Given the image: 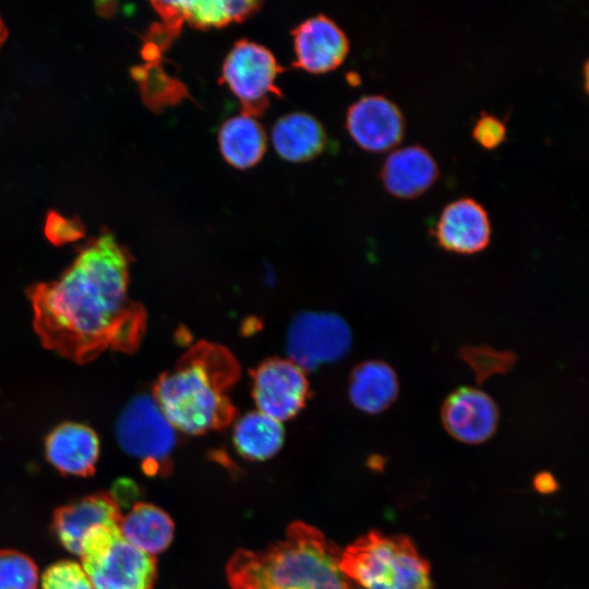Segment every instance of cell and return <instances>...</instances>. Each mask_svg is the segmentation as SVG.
Segmentation results:
<instances>
[{
    "mask_svg": "<svg viewBox=\"0 0 589 589\" xmlns=\"http://www.w3.org/2000/svg\"><path fill=\"white\" fill-rule=\"evenodd\" d=\"M130 263L127 249L104 232L80 250L58 279L31 286L27 297L41 345L79 364L109 349L133 352L146 314L129 298Z\"/></svg>",
    "mask_w": 589,
    "mask_h": 589,
    "instance_id": "cell-1",
    "label": "cell"
},
{
    "mask_svg": "<svg viewBox=\"0 0 589 589\" xmlns=\"http://www.w3.org/2000/svg\"><path fill=\"white\" fill-rule=\"evenodd\" d=\"M340 551L315 527L293 522L264 551L238 550L230 558V589H351Z\"/></svg>",
    "mask_w": 589,
    "mask_h": 589,
    "instance_id": "cell-2",
    "label": "cell"
},
{
    "mask_svg": "<svg viewBox=\"0 0 589 589\" xmlns=\"http://www.w3.org/2000/svg\"><path fill=\"white\" fill-rule=\"evenodd\" d=\"M238 373L229 352L202 345L159 377L153 397L176 430L202 434L226 425L232 418L226 389Z\"/></svg>",
    "mask_w": 589,
    "mask_h": 589,
    "instance_id": "cell-3",
    "label": "cell"
},
{
    "mask_svg": "<svg viewBox=\"0 0 589 589\" xmlns=\"http://www.w3.org/2000/svg\"><path fill=\"white\" fill-rule=\"evenodd\" d=\"M339 566L359 589H432L429 563L405 536L371 531L340 553Z\"/></svg>",
    "mask_w": 589,
    "mask_h": 589,
    "instance_id": "cell-4",
    "label": "cell"
},
{
    "mask_svg": "<svg viewBox=\"0 0 589 589\" xmlns=\"http://www.w3.org/2000/svg\"><path fill=\"white\" fill-rule=\"evenodd\" d=\"M81 566L93 589H153L157 565L153 555L129 543L119 525L99 526L83 540Z\"/></svg>",
    "mask_w": 589,
    "mask_h": 589,
    "instance_id": "cell-5",
    "label": "cell"
},
{
    "mask_svg": "<svg viewBox=\"0 0 589 589\" xmlns=\"http://www.w3.org/2000/svg\"><path fill=\"white\" fill-rule=\"evenodd\" d=\"M283 68L265 46L238 40L226 56L220 82L239 99L242 113L257 118L269 106L271 97H280L276 80Z\"/></svg>",
    "mask_w": 589,
    "mask_h": 589,
    "instance_id": "cell-6",
    "label": "cell"
},
{
    "mask_svg": "<svg viewBox=\"0 0 589 589\" xmlns=\"http://www.w3.org/2000/svg\"><path fill=\"white\" fill-rule=\"evenodd\" d=\"M121 448L143 461L145 469L157 471L176 445V429L154 397L139 395L121 412L117 423Z\"/></svg>",
    "mask_w": 589,
    "mask_h": 589,
    "instance_id": "cell-7",
    "label": "cell"
},
{
    "mask_svg": "<svg viewBox=\"0 0 589 589\" xmlns=\"http://www.w3.org/2000/svg\"><path fill=\"white\" fill-rule=\"evenodd\" d=\"M351 344V329L339 315L306 312L292 321L286 348L289 360L305 371L341 359Z\"/></svg>",
    "mask_w": 589,
    "mask_h": 589,
    "instance_id": "cell-8",
    "label": "cell"
},
{
    "mask_svg": "<svg viewBox=\"0 0 589 589\" xmlns=\"http://www.w3.org/2000/svg\"><path fill=\"white\" fill-rule=\"evenodd\" d=\"M309 392L305 371L289 359H271L253 375L256 410L283 422L303 407Z\"/></svg>",
    "mask_w": 589,
    "mask_h": 589,
    "instance_id": "cell-9",
    "label": "cell"
},
{
    "mask_svg": "<svg viewBox=\"0 0 589 589\" xmlns=\"http://www.w3.org/2000/svg\"><path fill=\"white\" fill-rule=\"evenodd\" d=\"M346 129L363 149L384 152L398 145L406 132L400 107L382 94L363 95L347 109Z\"/></svg>",
    "mask_w": 589,
    "mask_h": 589,
    "instance_id": "cell-10",
    "label": "cell"
},
{
    "mask_svg": "<svg viewBox=\"0 0 589 589\" xmlns=\"http://www.w3.org/2000/svg\"><path fill=\"white\" fill-rule=\"evenodd\" d=\"M431 233L443 250L471 255L486 249L492 226L485 207L473 197L462 196L443 207Z\"/></svg>",
    "mask_w": 589,
    "mask_h": 589,
    "instance_id": "cell-11",
    "label": "cell"
},
{
    "mask_svg": "<svg viewBox=\"0 0 589 589\" xmlns=\"http://www.w3.org/2000/svg\"><path fill=\"white\" fill-rule=\"evenodd\" d=\"M500 420L494 399L484 390L461 386L441 406V421L447 433L465 444H481L493 436Z\"/></svg>",
    "mask_w": 589,
    "mask_h": 589,
    "instance_id": "cell-12",
    "label": "cell"
},
{
    "mask_svg": "<svg viewBox=\"0 0 589 589\" xmlns=\"http://www.w3.org/2000/svg\"><path fill=\"white\" fill-rule=\"evenodd\" d=\"M293 65L313 74L327 73L347 58L350 43L330 17L318 14L304 20L292 32Z\"/></svg>",
    "mask_w": 589,
    "mask_h": 589,
    "instance_id": "cell-13",
    "label": "cell"
},
{
    "mask_svg": "<svg viewBox=\"0 0 589 589\" xmlns=\"http://www.w3.org/2000/svg\"><path fill=\"white\" fill-rule=\"evenodd\" d=\"M121 506L112 493L97 492L58 507L52 530L59 543L79 555L85 537L99 526L119 525Z\"/></svg>",
    "mask_w": 589,
    "mask_h": 589,
    "instance_id": "cell-14",
    "label": "cell"
},
{
    "mask_svg": "<svg viewBox=\"0 0 589 589\" xmlns=\"http://www.w3.org/2000/svg\"><path fill=\"white\" fill-rule=\"evenodd\" d=\"M438 177L440 167L435 157L420 144L392 151L380 170L385 190L399 199H413L423 194Z\"/></svg>",
    "mask_w": 589,
    "mask_h": 589,
    "instance_id": "cell-15",
    "label": "cell"
},
{
    "mask_svg": "<svg viewBox=\"0 0 589 589\" xmlns=\"http://www.w3.org/2000/svg\"><path fill=\"white\" fill-rule=\"evenodd\" d=\"M97 433L86 424L63 422L46 437L48 462L65 476L91 477L99 457Z\"/></svg>",
    "mask_w": 589,
    "mask_h": 589,
    "instance_id": "cell-16",
    "label": "cell"
},
{
    "mask_svg": "<svg viewBox=\"0 0 589 589\" xmlns=\"http://www.w3.org/2000/svg\"><path fill=\"white\" fill-rule=\"evenodd\" d=\"M165 24L179 29L183 22L197 28L223 27L241 22L261 7L259 1H155L152 3Z\"/></svg>",
    "mask_w": 589,
    "mask_h": 589,
    "instance_id": "cell-17",
    "label": "cell"
},
{
    "mask_svg": "<svg viewBox=\"0 0 589 589\" xmlns=\"http://www.w3.org/2000/svg\"><path fill=\"white\" fill-rule=\"evenodd\" d=\"M348 395L357 409L369 414L381 413L398 398V375L383 360L363 361L352 370Z\"/></svg>",
    "mask_w": 589,
    "mask_h": 589,
    "instance_id": "cell-18",
    "label": "cell"
},
{
    "mask_svg": "<svg viewBox=\"0 0 589 589\" xmlns=\"http://www.w3.org/2000/svg\"><path fill=\"white\" fill-rule=\"evenodd\" d=\"M271 140L279 157L290 163H303L325 149L327 136L322 123L313 116L290 112L275 122Z\"/></svg>",
    "mask_w": 589,
    "mask_h": 589,
    "instance_id": "cell-19",
    "label": "cell"
},
{
    "mask_svg": "<svg viewBox=\"0 0 589 589\" xmlns=\"http://www.w3.org/2000/svg\"><path fill=\"white\" fill-rule=\"evenodd\" d=\"M217 140L223 158L238 169L259 164L267 146V135L257 118L242 112L221 124Z\"/></svg>",
    "mask_w": 589,
    "mask_h": 589,
    "instance_id": "cell-20",
    "label": "cell"
},
{
    "mask_svg": "<svg viewBox=\"0 0 589 589\" xmlns=\"http://www.w3.org/2000/svg\"><path fill=\"white\" fill-rule=\"evenodd\" d=\"M119 529L129 543L154 556L169 546L175 526L170 516L161 508L139 502L125 515L122 514Z\"/></svg>",
    "mask_w": 589,
    "mask_h": 589,
    "instance_id": "cell-21",
    "label": "cell"
},
{
    "mask_svg": "<svg viewBox=\"0 0 589 589\" xmlns=\"http://www.w3.org/2000/svg\"><path fill=\"white\" fill-rule=\"evenodd\" d=\"M281 422L260 412L242 416L233 429V444L238 453L251 460H265L274 456L284 443Z\"/></svg>",
    "mask_w": 589,
    "mask_h": 589,
    "instance_id": "cell-22",
    "label": "cell"
},
{
    "mask_svg": "<svg viewBox=\"0 0 589 589\" xmlns=\"http://www.w3.org/2000/svg\"><path fill=\"white\" fill-rule=\"evenodd\" d=\"M459 357L473 370L478 384L495 374L507 373L516 362L512 351H501L485 345L465 346L460 348Z\"/></svg>",
    "mask_w": 589,
    "mask_h": 589,
    "instance_id": "cell-23",
    "label": "cell"
},
{
    "mask_svg": "<svg viewBox=\"0 0 589 589\" xmlns=\"http://www.w3.org/2000/svg\"><path fill=\"white\" fill-rule=\"evenodd\" d=\"M39 581L33 558L16 550H0V589H37Z\"/></svg>",
    "mask_w": 589,
    "mask_h": 589,
    "instance_id": "cell-24",
    "label": "cell"
},
{
    "mask_svg": "<svg viewBox=\"0 0 589 589\" xmlns=\"http://www.w3.org/2000/svg\"><path fill=\"white\" fill-rule=\"evenodd\" d=\"M40 589H93L82 566L73 561L50 565L40 578Z\"/></svg>",
    "mask_w": 589,
    "mask_h": 589,
    "instance_id": "cell-25",
    "label": "cell"
},
{
    "mask_svg": "<svg viewBox=\"0 0 589 589\" xmlns=\"http://www.w3.org/2000/svg\"><path fill=\"white\" fill-rule=\"evenodd\" d=\"M45 235L51 243L61 245L82 238L84 226L77 218H68L50 211L45 221Z\"/></svg>",
    "mask_w": 589,
    "mask_h": 589,
    "instance_id": "cell-26",
    "label": "cell"
},
{
    "mask_svg": "<svg viewBox=\"0 0 589 589\" xmlns=\"http://www.w3.org/2000/svg\"><path fill=\"white\" fill-rule=\"evenodd\" d=\"M505 122L493 113L482 111L476 120L471 135L473 140L486 149L500 146L506 139Z\"/></svg>",
    "mask_w": 589,
    "mask_h": 589,
    "instance_id": "cell-27",
    "label": "cell"
},
{
    "mask_svg": "<svg viewBox=\"0 0 589 589\" xmlns=\"http://www.w3.org/2000/svg\"><path fill=\"white\" fill-rule=\"evenodd\" d=\"M7 35H8L7 28H5V26H4L3 22H2L1 16H0V47L3 44V41L5 40Z\"/></svg>",
    "mask_w": 589,
    "mask_h": 589,
    "instance_id": "cell-28",
    "label": "cell"
}]
</instances>
